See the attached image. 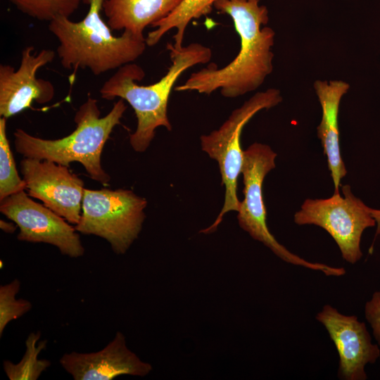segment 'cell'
<instances>
[{
    "label": "cell",
    "mask_w": 380,
    "mask_h": 380,
    "mask_svg": "<svg viewBox=\"0 0 380 380\" xmlns=\"http://www.w3.org/2000/svg\"><path fill=\"white\" fill-rule=\"evenodd\" d=\"M260 0H218L213 7L231 17L241 41L236 56L217 68L212 63L193 72L175 91H197L210 94L217 89L227 98H235L256 90L272 72L275 32L265 26L268 10Z\"/></svg>",
    "instance_id": "cell-1"
},
{
    "label": "cell",
    "mask_w": 380,
    "mask_h": 380,
    "mask_svg": "<svg viewBox=\"0 0 380 380\" xmlns=\"http://www.w3.org/2000/svg\"><path fill=\"white\" fill-rule=\"evenodd\" d=\"M167 49L172 64L159 81L150 85L138 84L137 82L145 77L144 70L139 65L129 63L119 68L100 89L102 99L113 100L118 97L127 101L134 109L137 126L129 137V142L137 152L147 149L158 127L172 129L167 104L175 83L187 69L206 63L212 57L211 49L199 43H191L179 49L169 43Z\"/></svg>",
    "instance_id": "cell-2"
},
{
    "label": "cell",
    "mask_w": 380,
    "mask_h": 380,
    "mask_svg": "<svg viewBox=\"0 0 380 380\" xmlns=\"http://www.w3.org/2000/svg\"><path fill=\"white\" fill-rule=\"evenodd\" d=\"M104 0H91L85 17L74 22L58 16L48 28L59 44L56 52L66 69L88 68L94 75L133 63L146 49V37H137L127 30L114 36L101 18Z\"/></svg>",
    "instance_id": "cell-3"
},
{
    "label": "cell",
    "mask_w": 380,
    "mask_h": 380,
    "mask_svg": "<svg viewBox=\"0 0 380 380\" xmlns=\"http://www.w3.org/2000/svg\"><path fill=\"white\" fill-rule=\"evenodd\" d=\"M126 109L124 100L120 99L106 115L101 117L96 99L89 96L75 113L76 128L69 135L44 139L16 129L13 133L15 150L25 158L48 160L68 167L70 163L78 162L92 179L108 184L110 177L101 166V153Z\"/></svg>",
    "instance_id": "cell-4"
},
{
    "label": "cell",
    "mask_w": 380,
    "mask_h": 380,
    "mask_svg": "<svg viewBox=\"0 0 380 380\" xmlns=\"http://www.w3.org/2000/svg\"><path fill=\"white\" fill-rule=\"evenodd\" d=\"M281 101V94L278 89L269 88L265 91L257 92L233 110L217 129L201 137V149L218 163L222 184L225 186L224 202L220 214L215 222L200 231L201 233L215 232L227 213L239 211L241 202L237 197V180L243 158L241 147L243 128L257 113L273 108Z\"/></svg>",
    "instance_id": "cell-5"
},
{
    "label": "cell",
    "mask_w": 380,
    "mask_h": 380,
    "mask_svg": "<svg viewBox=\"0 0 380 380\" xmlns=\"http://www.w3.org/2000/svg\"><path fill=\"white\" fill-rule=\"evenodd\" d=\"M276 157L277 153L268 145L260 143H254L243 151L241 173L244 198L238 211L239 226L286 262L319 271L327 276H343L345 268L308 261L289 251L270 232L266 222L262 183L267 174L275 167Z\"/></svg>",
    "instance_id": "cell-6"
},
{
    "label": "cell",
    "mask_w": 380,
    "mask_h": 380,
    "mask_svg": "<svg viewBox=\"0 0 380 380\" xmlns=\"http://www.w3.org/2000/svg\"><path fill=\"white\" fill-rule=\"evenodd\" d=\"M146 198L128 189H84L77 232L106 240L124 254L137 239L146 215Z\"/></svg>",
    "instance_id": "cell-7"
},
{
    "label": "cell",
    "mask_w": 380,
    "mask_h": 380,
    "mask_svg": "<svg viewBox=\"0 0 380 380\" xmlns=\"http://www.w3.org/2000/svg\"><path fill=\"white\" fill-rule=\"evenodd\" d=\"M339 193L324 199H306L294 215L298 225L313 224L322 227L334 239L342 258L355 264L362 257L361 238L363 232L376 225L370 208L351 191L349 185Z\"/></svg>",
    "instance_id": "cell-8"
},
{
    "label": "cell",
    "mask_w": 380,
    "mask_h": 380,
    "mask_svg": "<svg viewBox=\"0 0 380 380\" xmlns=\"http://www.w3.org/2000/svg\"><path fill=\"white\" fill-rule=\"evenodd\" d=\"M0 211L20 229L19 241L49 243L73 258L84 255V248L75 227L46 205L34 201L25 191L0 201Z\"/></svg>",
    "instance_id": "cell-9"
},
{
    "label": "cell",
    "mask_w": 380,
    "mask_h": 380,
    "mask_svg": "<svg viewBox=\"0 0 380 380\" xmlns=\"http://www.w3.org/2000/svg\"><path fill=\"white\" fill-rule=\"evenodd\" d=\"M20 171L28 195L76 225L81 217L84 182L68 167L48 160L25 158Z\"/></svg>",
    "instance_id": "cell-10"
},
{
    "label": "cell",
    "mask_w": 380,
    "mask_h": 380,
    "mask_svg": "<svg viewBox=\"0 0 380 380\" xmlns=\"http://www.w3.org/2000/svg\"><path fill=\"white\" fill-rule=\"evenodd\" d=\"M316 319L327 331L339 357L338 377L342 380H366L365 367L380 357L378 344L372 343L365 322L355 315L341 313L326 304Z\"/></svg>",
    "instance_id": "cell-11"
},
{
    "label": "cell",
    "mask_w": 380,
    "mask_h": 380,
    "mask_svg": "<svg viewBox=\"0 0 380 380\" xmlns=\"http://www.w3.org/2000/svg\"><path fill=\"white\" fill-rule=\"evenodd\" d=\"M33 46L25 47L18 69L11 65H0V116L11 118L27 108L33 101L39 104L51 101L55 88L49 80L37 78L39 68L51 63L56 53L51 49L34 53Z\"/></svg>",
    "instance_id": "cell-12"
},
{
    "label": "cell",
    "mask_w": 380,
    "mask_h": 380,
    "mask_svg": "<svg viewBox=\"0 0 380 380\" xmlns=\"http://www.w3.org/2000/svg\"><path fill=\"white\" fill-rule=\"evenodd\" d=\"M59 363L75 380H112L120 375L144 376L152 370L151 364L141 360L127 348L120 331L101 350L65 353Z\"/></svg>",
    "instance_id": "cell-13"
},
{
    "label": "cell",
    "mask_w": 380,
    "mask_h": 380,
    "mask_svg": "<svg viewBox=\"0 0 380 380\" xmlns=\"http://www.w3.org/2000/svg\"><path fill=\"white\" fill-rule=\"evenodd\" d=\"M313 87L322 111L317 136L327 158L334 193H339L341 180L347 170L340 153L338 118L341 101L348 91L350 84L343 80H317Z\"/></svg>",
    "instance_id": "cell-14"
},
{
    "label": "cell",
    "mask_w": 380,
    "mask_h": 380,
    "mask_svg": "<svg viewBox=\"0 0 380 380\" xmlns=\"http://www.w3.org/2000/svg\"><path fill=\"white\" fill-rule=\"evenodd\" d=\"M182 0H104L102 11L112 30H127L144 38L149 25L167 17Z\"/></svg>",
    "instance_id": "cell-15"
},
{
    "label": "cell",
    "mask_w": 380,
    "mask_h": 380,
    "mask_svg": "<svg viewBox=\"0 0 380 380\" xmlns=\"http://www.w3.org/2000/svg\"><path fill=\"white\" fill-rule=\"evenodd\" d=\"M217 1L182 0L167 17L151 26L156 30L148 33L146 44L150 46L156 45L165 33L175 28L177 32L173 36V46L176 49H182L185 30L189 22L210 13Z\"/></svg>",
    "instance_id": "cell-16"
},
{
    "label": "cell",
    "mask_w": 380,
    "mask_h": 380,
    "mask_svg": "<svg viewBox=\"0 0 380 380\" xmlns=\"http://www.w3.org/2000/svg\"><path fill=\"white\" fill-rule=\"evenodd\" d=\"M41 333L31 332L25 341V351L21 360L16 364L4 360L5 373L11 380H37L51 365L48 360L39 359V354L46 348V341H39Z\"/></svg>",
    "instance_id": "cell-17"
},
{
    "label": "cell",
    "mask_w": 380,
    "mask_h": 380,
    "mask_svg": "<svg viewBox=\"0 0 380 380\" xmlns=\"http://www.w3.org/2000/svg\"><path fill=\"white\" fill-rule=\"evenodd\" d=\"M24 14L41 21H51L56 17L70 18L81 4L89 5L91 0H9Z\"/></svg>",
    "instance_id": "cell-18"
},
{
    "label": "cell",
    "mask_w": 380,
    "mask_h": 380,
    "mask_svg": "<svg viewBox=\"0 0 380 380\" xmlns=\"http://www.w3.org/2000/svg\"><path fill=\"white\" fill-rule=\"evenodd\" d=\"M26 189L18 175L15 162L6 136V118H0V201Z\"/></svg>",
    "instance_id": "cell-19"
},
{
    "label": "cell",
    "mask_w": 380,
    "mask_h": 380,
    "mask_svg": "<svg viewBox=\"0 0 380 380\" xmlns=\"http://www.w3.org/2000/svg\"><path fill=\"white\" fill-rule=\"evenodd\" d=\"M20 289V281L14 279L10 283L0 286V336L6 326L32 309V303L23 298L17 299Z\"/></svg>",
    "instance_id": "cell-20"
},
{
    "label": "cell",
    "mask_w": 380,
    "mask_h": 380,
    "mask_svg": "<svg viewBox=\"0 0 380 380\" xmlns=\"http://www.w3.org/2000/svg\"><path fill=\"white\" fill-rule=\"evenodd\" d=\"M365 317L372 329L374 338L380 346V291L373 293L365 305Z\"/></svg>",
    "instance_id": "cell-21"
},
{
    "label": "cell",
    "mask_w": 380,
    "mask_h": 380,
    "mask_svg": "<svg viewBox=\"0 0 380 380\" xmlns=\"http://www.w3.org/2000/svg\"><path fill=\"white\" fill-rule=\"evenodd\" d=\"M17 227L18 226L15 223L13 224L11 222H7L2 220H0V227L4 232L6 233H13L15 231Z\"/></svg>",
    "instance_id": "cell-22"
},
{
    "label": "cell",
    "mask_w": 380,
    "mask_h": 380,
    "mask_svg": "<svg viewBox=\"0 0 380 380\" xmlns=\"http://www.w3.org/2000/svg\"><path fill=\"white\" fill-rule=\"evenodd\" d=\"M370 212L376 221V225L377 226L376 236L380 234V209H374L370 208Z\"/></svg>",
    "instance_id": "cell-23"
}]
</instances>
